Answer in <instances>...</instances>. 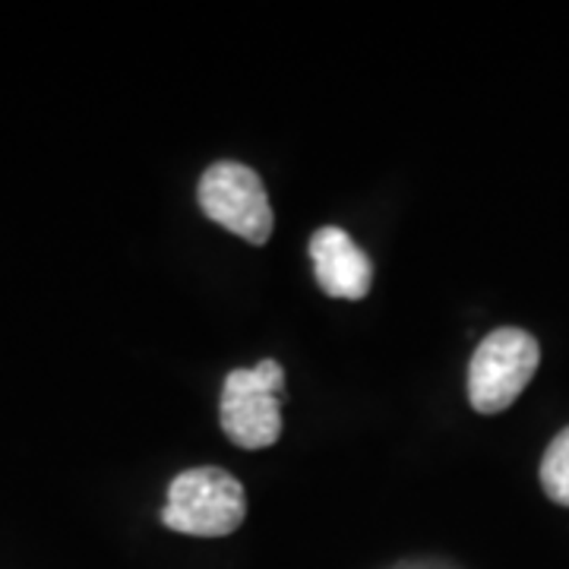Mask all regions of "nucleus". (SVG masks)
<instances>
[{"mask_svg": "<svg viewBox=\"0 0 569 569\" xmlns=\"http://www.w3.org/2000/svg\"><path fill=\"white\" fill-rule=\"evenodd\" d=\"M310 260L317 282L329 298H346V301H361L367 298L370 284H373V266L367 260V253L351 241L342 228L326 224L320 231H313L310 238Z\"/></svg>", "mask_w": 569, "mask_h": 569, "instance_id": "nucleus-5", "label": "nucleus"}, {"mask_svg": "<svg viewBox=\"0 0 569 569\" xmlns=\"http://www.w3.org/2000/svg\"><path fill=\"white\" fill-rule=\"evenodd\" d=\"M200 209L216 224L250 244H266L272 234V206L253 168L241 162H216L206 168L197 187Z\"/></svg>", "mask_w": 569, "mask_h": 569, "instance_id": "nucleus-4", "label": "nucleus"}, {"mask_svg": "<svg viewBox=\"0 0 569 569\" xmlns=\"http://www.w3.org/2000/svg\"><path fill=\"white\" fill-rule=\"evenodd\" d=\"M541 488L553 503L569 507V427L553 437L541 459Z\"/></svg>", "mask_w": 569, "mask_h": 569, "instance_id": "nucleus-6", "label": "nucleus"}, {"mask_svg": "<svg viewBox=\"0 0 569 569\" xmlns=\"http://www.w3.org/2000/svg\"><path fill=\"white\" fill-rule=\"evenodd\" d=\"M284 370L266 358L260 365L231 370L222 387V430L241 449H266L282 437Z\"/></svg>", "mask_w": 569, "mask_h": 569, "instance_id": "nucleus-2", "label": "nucleus"}, {"mask_svg": "<svg viewBox=\"0 0 569 569\" xmlns=\"http://www.w3.org/2000/svg\"><path fill=\"white\" fill-rule=\"evenodd\" d=\"M541 361V348L526 329H493L481 339L468 367V402L478 415L507 411L529 387Z\"/></svg>", "mask_w": 569, "mask_h": 569, "instance_id": "nucleus-3", "label": "nucleus"}, {"mask_svg": "<svg viewBox=\"0 0 569 569\" xmlns=\"http://www.w3.org/2000/svg\"><path fill=\"white\" fill-rule=\"evenodd\" d=\"M247 516V497L241 481L224 468L200 466L181 471L162 509V522L171 531L193 538H224L241 529Z\"/></svg>", "mask_w": 569, "mask_h": 569, "instance_id": "nucleus-1", "label": "nucleus"}]
</instances>
